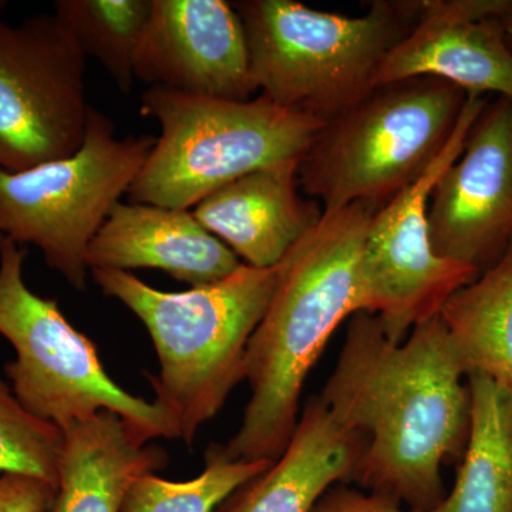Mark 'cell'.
<instances>
[{
  "label": "cell",
  "mask_w": 512,
  "mask_h": 512,
  "mask_svg": "<svg viewBox=\"0 0 512 512\" xmlns=\"http://www.w3.org/2000/svg\"><path fill=\"white\" fill-rule=\"evenodd\" d=\"M464 377L439 315L396 343L377 316L353 313L319 394L333 416L366 441L349 485L410 510H436L446 497L441 467L463 460L470 434Z\"/></svg>",
  "instance_id": "1"
},
{
  "label": "cell",
  "mask_w": 512,
  "mask_h": 512,
  "mask_svg": "<svg viewBox=\"0 0 512 512\" xmlns=\"http://www.w3.org/2000/svg\"><path fill=\"white\" fill-rule=\"evenodd\" d=\"M380 207L353 202L325 212L278 265L274 295L248 343L244 419L221 444L228 460L275 463L284 454L301 416L306 377L340 323L356 313L357 262Z\"/></svg>",
  "instance_id": "2"
},
{
  "label": "cell",
  "mask_w": 512,
  "mask_h": 512,
  "mask_svg": "<svg viewBox=\"0 0 512 512\" xmlns=\"http://www.w3.org/2000/svg\"><path fill=\"white\" fill-rule=\"evenodd\" d=\"M90 271L104 295L146 326L160 362V375L146 373L154 400L173 417L178 439L191 446L245 380L249 339L274 295L278 265L242 264L221 281L183 292L160 291L131 272Z\"/></svg>",
  "instance_id": "3"
},
{
  "label": "cell",
  "mask_w": 512,
  "mask_h": 512,
  "mask_svg": "<svg viewBox=\"0 0 512 512\" xmlns=\"http://www.w3.org/2000/svg\"><path fill=\"white\" fill-rule=\"evenodd\" d=\"M234 6L261 96L323 123L375 89L384 57L421 16L420 0H377L356 18L296 0H242Z\"/></svg>",
  "instance_id": "4"
},
{
  "label": "cell",
  "mask_w": 512,
  "mask_h": 512,
  "mask_svg": "<svg viewBox=\"0 0 512 512\" xmlns=\"http://www.w3.org/2000/svg\"><path fill=\"white\" fill-rule=\"evenodd\" d=\"M141 114L156 119L161 134L128 200L174 210H192L254 171L299 165L326 124L264 96L218 100L161 87H148Z\"/></svg>",
  "instance_id": "5"
},
{
  "label": "cell",
  "mask_w": 512,
  "mask_h": 512,
  "mask_svg": "<svg viewBox=\"0 0 512 512\" xmlns=\"http://www.w3.org/2000/svg\"><path fill=\"white\" fill-rule=\"evenodd\" d=\"M467 99L434 77L375 87L319 131L299 163V187L325 212L386 205L440 156Z\"/></svg>",
  "instance_id": "6"
},
{
  "label": "cell",
  "mask_w": 512,
  "mask_h": 512,
  "mask_svg": "<svg viewBox=\"0 0 512 512\" xmlns=\"http://www.w3.org/2000/svg\"><path fill=\"white\" fill-rule=\"evenodd\" d=\"M26 254L8 238L0 245V335L15 348L16 359L6 363L5 373L19 403L62 431L109 410L144 443L178 439L167 410L114 382L93 340L74 328L56 299L26 285Z\"/></svg>",
  "instance_id": "7"
},
{
  "label": "cell",
  "mask_w": 512,
  "mask_h": 512,
  "mask_svg": "<svg viewBox=\"0 0 512 512\" xmlns=\"http://www.w3.org/2000/svg\"><path fill=\"white\" fill-rule=\"evenodd\" d=\"M156 138L117 137L114 121L90 109L72 156L22 171L0 168V234L35 245L77 291L86 289L87 249L146 164Z\"/></svg>",
  "instance_id": "8"
},
{
  "label": "cell",
  "mask_w": 512,
  "mask_h": 512,
  "mask_svg": "<svg viewBox=\"0 0 512 512\" xmlns=\"http://www.w3.org/2000/svg\"><path fill=\"white\" fill-rule=\"evenodd\" d=\"M487 103V97L468 96L440 156L370 221L357 262L356 312L377 316L393 342H404L414 326L439 315L454 292L480 276L471 266L434 254L427 208L434 185L460 157Z\"/></svg>",
  "instance_id": "9"
},
{
  "label": "cell",
  "mask_w": 512,
  "mask_h": 512,
  "mask_svg": "<svg viewBox=\"0 0 512 512\" xmlns=\"http://www.w3.org/2000/svg\"><path fill=\"white\" fill-rule=\"evenodd\" d=\"M0 0V168L22 171L82 147L90 109L86 55L59 18L2 20Z\"/></svg>",
  "instance_id": "10"
},
{
  "label": "cell",
  "mask_w": 512,
  "mask_h": 512,
  "mask_svg": "<svg viewBox=\"0 0 512 512\" xmlns=\"http://www.w3.org/2000/svg\"><path fill=\"white\" fill-rule=\"evenodd\" d=\"M434 254L484 274L512 251V99L497 96L431 191Z\"/></svg>",
  "instance_id": "11"
},
{
  "label": "cell",
  "mask_w": 512,
  "mask_h": 512,
  "mask_svg": "<svg viewBox=\"0 0 512 512\" xmlns=\"http://www.w3.org/2000/svg\"><path fill=\"white\" fill-rule=\"evenodd\" d=\"M134 76L208 99L247 101L258 92L244 25L225 0H153Z\"/></svg>",
  "instance_id": "12"
},
{
  "label": "cell",
  "mask_w": 512,
  "mask_h": 512,
  "mask_svg": "<svg viewBox=\"0 0 512 512\" xmlns=\"http://www.w3.org/2000/svg\"><path fill=\"white\" fill-rule=\"evenodd\" d=\"M493 8L494 0H421L419 22L384 57L376 87L434 77L468 96L512 99V50Z\"/></svg>",
  "instance_id": "13"
},
{
  "label": "cell",
  "mask_w": 512,
  "mask_h": 512,
  "mask_svg": "<svg viewBox=\"0 0 512 512\" xmlns=\"http://www.w3.org/2000/svg\"><path fill=\"white\" fill-rule=\"evenodd\" d=\"M89 269H157L192 286L234 274L241 259L192 210L119 202L87 249Z\"/></svg>",
  "instance_id": "14"
},
{
  "label": "cell",
  "mask_w": 512,
  "mask_h": 512,
  "mask_svg": "<svg viewBox=\"0 0 512 512\" xmlns=\"http://www.w3.org/2000/svg\"><path fill=\"white\" fill-rule=\"evenodd\" d=\"M298 164L254 171L232 181L192 212L242 264L274 268L323 218L322 205L299 194Z\"/></svg>",
  "instance_id": "15"
},
{
  "label": "cell",
  "mask_w": 512,
  "mask_h": 512,
  "mask_svg": "<svg viewBox=\"0 0 512 512\" xmlns=\"http://www.w3.org/2000/svg\"><path fill=\"white\" fill-rule=\"evenodd\" d=\"M365 446L357 431L312 396L284 454L239 485L214 512H311L330 487L349 484Z\"/></svg>",
  "instance_id": "16"
},
{
  "label": "cell",
  "mask_w": 512,
  "mask_h": 512,
  "mask_svg": "<svg viewBox=\"0 0 512 512\" xmlns=\"http://www.w3.org/2000/svg\"><path fill=\"white\" fill-rule=\"evenodd\" d=\"M167 464L164 448L144 443L103 410L63 431L55 500L46 512H121L131 483Z\"/></svg>",
  "instance_id": "17"
},
{
  "label": "cell",
  "mask_w": 512,
  "mask_h": 512,
  "mask_svg": "<svg viewBox=\"0 0 512 512\" xmlns=\"http://www.w3.org/2000/svg\"><path fill=\"white\" fill-rule=\"evenodd\" d=\"M467 379L468 443L453 490L434 512H512V397L481 373Z\"/></svg>",
  "instance_id": "18"
},
{
  "label": "cell",
  "mask_w": 512,
  "mask_h": 512,
  "mask_svg": "<svg viewBox=\"0 0 512 512\" xmlns=\"http://www.w3.org/2000/svg\"><path fill=\"white\" fill-rule=\"evenodd\" d=\"M439 316L466 375L490 377L512 397V251L454 292Z\"/></svg>",
  "instance_id": "19"
},
{
  "label": "cell",
  "mask_w": 512,
  "mask_h": 512,
  "mask_svg": "<svg viewBox=\"0 0 512 512\" xmlns=\"http://www.w3.org/2000/svg\"><path fill=\"white\" fill-rule=\"evenodd\" d=\"M153 0H57L55 15L84 55L93 57L123 93L133 87L138 46Z\"/></svg>",
  "instance_id": "20"
},
{
  "label": "cell",
  "mask_w": 512,
  "mask_h": 512,
  "mask_svg": "<svg viewBox=\"0 0 512 512\" xmlns=\"http://www.w3.org/2000/svg\"><path fill=\"white\" fill-rule=\"evenodd\" d=\"M272 461H231L221 444H211L205 453V468L188 481H171L147 473L128 487L121 512H214L239 485L259 476Z\"/></svg>",
  "instance_id": "21"
},
{
  "label": "cell",
  "mask_w": 512,
  "mask_h": 512,
  "mask_svg": "<svg viewBox=\"0 0 512 512\" xmlns=\"http://www.w3.org/2000/svg\"><path fill=\"white\" fill-rule=\"evenodd\" d=\"M63 431L29 413L0 380V476L23 474L57 487Z\"/></svg>",
  "instance_id": "22"
},
{
  "label": "cell",
  "mask_w": 512,
  "mask_h": 512,
  "mask_svg": "<svg viewBox=\"0 0 512 512\" xmlns=\"http://www.w3.org/2000/svg\"><path fill=\"white\" fill-rule=\"evenodd\" d=\"M56 487L23 474L0 476V512H46L55 500Z\"/></svg>",
  "instance_id": "23"
},
{
  "label": "cell",
  "mask_w": 512,
  "mask_h": 512,
  "mask_svg": "<svg viewBox=\"0 0 512 512\" xmlns=\"http://www.w3.org/2000/svg\"><path fill=\"white\" fill-rule=\"evenodd\" d=\"M311 512H423L404 510L403 505L384 497L369 493L349 484H335L330 487ZM434 512V511H430Z\"/></svg>",
  "instance_id": "24"
},
{
  "label": "cell",
  "mask_w": 512,
  "mask_h": 512,
  "mask_svg": "<svg viewBox=\"0 0 512 512\" xmlns=\"http://www.w3.org/2000/svg\"><path fill=\"white\" fill-rule=\"evenodd\" d=\"M490 18L503 30L505 37L512 40V0H494Z\"/></svg>",
  "instance_id": "25"
},
{
  "label": "cell",
  "mask_w": 512,
  "mask_h": 512,
  "mask_svg": "<svg viewBox=\"0 0 512 512\" xmlns=\"http://www.w3.org/2000/svg\"><path fill=\"white\" fill-rule=\"evenodd\" d=\"M5 241V237H3L2 234H0V245H2V242Z\"/></svg>",
  "instance_id": "26"
},
{
  "label": "cell",
  "mask_w": 512,
  "mask_h": 512,
  "mask_svg": "<svg viewBox=\"0 0 512 512\" xmlns=\"http://www.w3.org/2000/svg\"><path fill=\"white\" fill-rule=\"evenodd\" d=\"M507 40H508V45H510L511 50H512V40H510V39H507Z\"/></svg>",
  "instance_id": "27"
}]
</instances>
